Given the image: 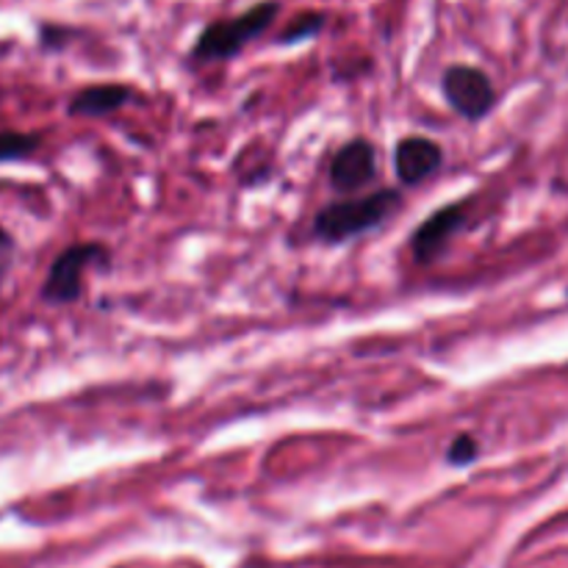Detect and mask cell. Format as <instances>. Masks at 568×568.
<instances>
[{
  "label": "cell",
  "instance_id": "obj_1",
  "mask_svg": "<svg viewBox=\"0 0 568 568\" xmlns=\"http://www.w3.org/2000/svg\"><path fill=\"white\" fill-rule=\"evenodd\" d=\"M399 205H403V194L397 189H377L366 197L331 203L316 214L314 233L322 242H347V239L361 236L372 227H381L394 211H399Z\"/></svg>",
  "mask_w": 568,
  "mask_h": 568
},
{
  "label": "cell",
  "instance_id": "obj_2",
  "mask_svg": "<svg viewBox=\"0 0 568 568\" xmlns=\"http://www.w3.org/2000/svg\"><path fill=\"white\" fill-rule=\"evenodd\" d=\"M277 11H281V3H277V0H264V3H255L253 9H247L244 14L211 22V26L200 33L197 44L192 48V59L222 61L242 53L255 37H261V33L275 22Z\"/></svg>",
  "mask_w": 568,
  "mask_h": 568
},
{
  "label": "cell",
  "instance_id": "obj_3",
  "mask_svg": "<svg viewBox=\"0 0 568 568\" xmlns=\"http://www.w3.org/2000/svg\"><path fill=\"white\" fill-rule=\"evenodd\" d=\"M109 261V250L98 242H83L67 247L59 258L50 266L48 277L42 286V300L53 305L75 303L83 292V272L92 264H103Z\"/></svg>",
  "mask_w": 568,
  "mask_h": 568
},
{
  "label": "cell",
  "instance_id": "obj_4",
  "mask_svg": "<svg viewBox=\"0 0 568 568\" xmlns=\"http://www.w3.org/2000/svg\"><path fill=\"white\" fill-rule=\"evenodd\" d=\"M442 89L447 103L453 105L464 120L471 122L491 114L494 103H497V89H494L491 78L469 64L449 67L442 78Z\"/></svg>",
  "mask_w": 568,
  "mask_h": 568
},
{
  "label": "cell",
  "instance_id": "obj_5",
  "mask_svg": "<svg viewBox=\"0 0 568 568\" xmlns=\"http://www.w3.org/2000/svg\"><path fill=\"white\" fill-rule=\"evenodd\" d=\"M466 211H469V203H449L444 209L433 211L425 222L414 231L410 236V253L419 261L422 266L433 264L438 255L447 250L449 239L464 227Z\"/></svg>",
  "mask_w": 568,
  "mask_h": 568
},
{
  "label": "cell",
  "instance_id": "obj_6",
  "mask_svg": "<svg viewBox=\"0 0 568 568\" xmlns=\"http://www.w3.org/2000/svg\"><path fill=\"white\" fill-rule=\"evenodd\" d=\"M377 170V155L366 139H353L344 148H338V153L331 161V186L336 192L349 194L364 189L366 183L375 178Z\"/></svg>",
  "mask_w": 568,
  "mask_h": 568
},
{
  "label": "cell",
  "instance_id": "obj_7",
  "mask_svg": "<svg viewBox=\"0 0 568 568\" xmlns=\"http://www.w3.org/2000/svg\"><path fill=\"white\" fill-rule=\"evenodd\" d=\"M444 153L433 139L425 136H408L397 144L394 150V166H397V178L405 186H416V183L427 181L433 172L442 166Z\"/></svg>",
  "mask_w": 568,
  "mask_h": 568
},
{
  "label": "cell",
  "instance_id": "obj_8",
  "mask_svg": "<svg viewBox=\"0 0 568 568\" xmlns=\"http://www.w3.org/2000/svg\"><path fill=\"white\" fill-rule=\"evenodd\" d=\"M131 100V89L122 83H94V87L81 89L70 100L72 116H105L111 111L122 109Z\"/></svg>",
  "mask_w": 568,
  "mask_h": 568
},
{
  "label": "cell",
  "instance_id": "obj_9",
  "mask_svg": "<svg viewBox=\"0 0 568 568\" xmlns=\"http://www.w3.org/2000/svg\"><path fill=\"white\" fill-rule=\"evenodd\" d=\"M37 148H39L37 133L0 131V164H3V161L28 159V155H31Z\"/></svg>",
  "mask_w": 568,
  "mask_h": 568
},
{
  "label": "cell",
  "instance_id": "obj_10",
  "mask_svg": "<svg viewBox=\"0 0 568 568\" xmlns=\"http://www.w3.org/2000/svg\"><path fill=\"white\" fill-rule=\"evenodd\" d=\"M322 28H325V14H320V11H308V14H300L288 22L286 31H283V37H281V42L283 44L305 42V39H314Z\"/></svg>",
  "mask_w": 568,
  "mask_h": 568
},
{
  "label": "cell",
  "instance_id": "obj_11",
  "mask_svg": "<svg viewBox=\"0 0 568 568\" xmlns=\"http://www.w3.org/2000/svg\"><path fill=\"white\" fill-rule=\"evenodd\" d=\"M480 455V444H477L475 436L464 433V436L455 438L447 449V464L449 466H469L471 460H477Z\"/></svg>",
  "mask_w": 568,
  "mask_h": 568
},
{
  "label": "cell",
  "instance_id": "obj_12",
  "mask_svg": "<svg viewBox=\"0 0 568 568\" xmlns=\"http://www.w3.org/2000/svg\"><path fill=\"white\" fill-rule=\"evenodd\" d=\"M14 239H11L9 231H3L0 227V275H3L6 270L11 266V261H14Z\"/></svg>",
  "mask_w": 568,
  "mask_h": 568
}]
</instances>
